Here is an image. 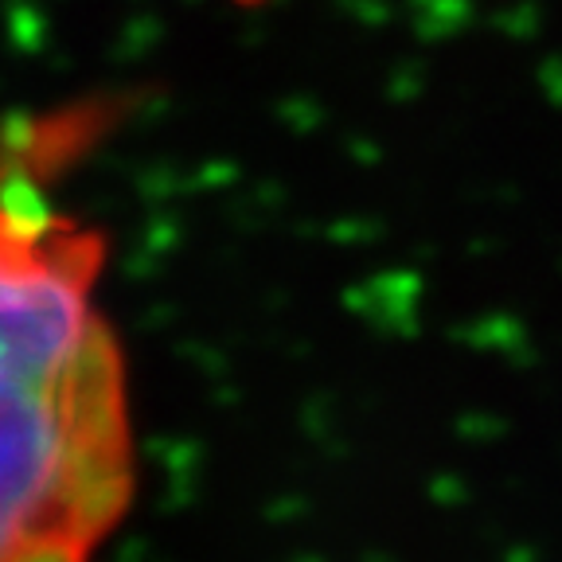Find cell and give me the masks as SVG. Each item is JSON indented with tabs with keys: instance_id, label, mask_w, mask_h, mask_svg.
I'll return each mask as SVG.
<instances>
[{
	"instance_id": "obj_2",
	"label": "cell",
	"mask_w": 562,
	"mask_h": 562,
	"mask_svg": "<svg viewBox=\"0 0 562 562\" xmlns=\"http://www.w3.org/2000/svg\"><path fill=\"white\" fill-rule=\"evenodd\" d=\"M102 130V105L75 102L0 133V371L59 368L114 333L110 243L52 188Z\"/></svg>"
},
{
	"instance_id": "obj_3",
	"label": "cell",
	"mask_w": 562,
	"mask_h": 562,
	"mask_svg": "<svg viewBox=\"0 0 562 562\" xmlns=\"http://www.w3.org/2000/svg\"><path fill=\"white\" fill-rule=\"evenodd\" d=\"M231 4H243V9H258V4H266V0H231Z\"/></svg>"
},
{
	"instance_id": "obj_1",
	"label": "cell",
	"mask_w": 562,
	"mask_h": 562,
	"mask_svg": "<svg viewBox=\"0 0 562 562\" xmlns=\"http://www.w3.org/2000/svg\"><path fill=\"white\" fill-rule=\"evenodd\" d=\"M133 496L122 336H102L63 368L0 371V562H98Z\"/></svg>"
}]
</instances>
